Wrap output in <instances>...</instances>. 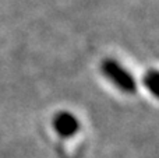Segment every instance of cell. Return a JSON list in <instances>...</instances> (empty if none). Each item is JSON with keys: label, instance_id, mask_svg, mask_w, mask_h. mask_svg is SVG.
Returning <instances> with one entry per match:
<instances>
[{"label": "cell", "instance_id": "obj_1", "mask_svg": "<svg viewBox=\"0 0 159 158\" xmlns=\"http://www.w3.org/2000/svg\"><path fill=\"white\" fill-rule=\"evenodd\" d=\"M101 70L105 77L123 92H134L137 88L133 74L127 72L126 67L121 66L119 62L113 60V59H106L102 63Z\"/></svg>", "mask_w": 159, "mask_h": 158}, {"label": "cell", "instance_id": "obj_2", "mask_svg": "<svg viewBox=\"0 0 159 158\" xmlns=\"http://www.w3.org/2000/svg\"><path fill=\"white\" fill-rule=\"evenodd\" d=\"M53 129L61 137H71L80 130V122L75 115L63 111L53 118Z\"/></svg>", "mask_w": 159, "mask_h": 158}, {"label": "cell", "instance_id": "obj_3", "mask_svg": "<svg viewBox=\"0 0 159 158\" xmlns=\"http://www.w3.org/2000/svg\"><path fill=\"white\" fill-rule=\"evenodd\" d=\"M144 84L149 90L151 94H154L157 98H159V72L151 70L144 77Z\"/></svg>", "mask_w": 159, "mask_h": 158}]
</instances>
